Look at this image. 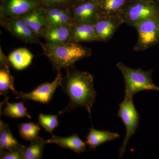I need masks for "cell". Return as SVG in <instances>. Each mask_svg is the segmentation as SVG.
I'll use <instances>...</instances> for the list:
<instances>
[{
  "label": "cell",
  "mask_w": 159,
  "mask_h": 159,
  "mask_svg": "<svg viewBox=\"0 0 159 159\" xmlns=\"http://www.w3.org/2000/svg\"><path fill=\"white\" fill-rule=\"evenodd\" d=\"M66 71L61 87L70 100L67 106L58 115L80 107L85 108L91 118V110L97 97L93 75L86 71L79 70L74 66L66 69Z\"/></svg>",
  "instance_id": "cell-1"
},
{
  "label": "cell",
  "mask_w": 159,
  "mask_h": 159,
  "mask_svg": "<svg viewBox=\"0 0 159 159\" xmlns=\"http://www.w3.org/2000/svg\"><path fill=\"white\" fill-rule=\"evenodd\" d=\"M43 54L51 63L54 70L66 69L74 66L80 60L92 54L90 48L80 43L70 42L61 44L45 43L42 46Z\"/></svg>",
  "instance_id": "cell-2"
},
{
  "label": "cell",
  "mask_w": 159,
  "mask_h": 159,
  "mask_svg": "<svg viewBox=\"0 0 159 159\" xmlns=\"http://www.w3.org/2000/svg\"><path fill=\"white\" fill-rule=\"evenodd\" d=\"M116 67L121 71L125 81L124 98L133 99L134 95L141 91H159V87L152 79L153 69L147 71L141 68L134 69L122 62H118Z\"/></svg>",
  "instance_id": "cell-3"
},
{
  "label": "cell",
  "mask_w": 159,
  "mask_h": 159,
  "mask_svg": "<svg viewBox=\"0 0 159 159\" xmlns=\"http://www.w3.org/2000/svg\"><path fill=\"white\" fill-rule=\"evenodd\" d=\"M159 15V3L130 0L121 16L123 23L134 28L145 20Z\"/></svg>",
  "instance_id": "cell-4"
},
{
  "label": "cell",
  "mask_w": 159,
  "mask_h": 159,
  "mask_svg": "<svg viewBox=\"0 0 159 159\" xmlns=\"http://www.w3.org/2000/svg\"><path fill=\"white\" fill-rule=\"evenodd\" d=\"M117 116L122 119L126 130L125 138L119 150V157L122 158L126 151L129 141L135 134L140 120V115L134 104L133 99L124 98V100L119 104Z\"/></svg>",
  "instance_id": "cell-5"
},
{
  "label": "cell",
  "mask_w": 159,
  "mask_h": 159,
  "mask_svg": "<svg viewBox=\"0 0 159 159\" xmlns=\"http://www.w3.org/2000/svg\"><path fill=\"white\" fill-rule=\"evenodd\" d=\"M138 39L134 50L145 51L159 44V15L143 21L135 28Z\"/></svg>",
  "instance_id": "cell-6"
},
{
  "label": "cell",
  "mask_w": 159,
  "mask_h": 159,
  "mask_svg": "<svg viewBox=\"0 0 159 159\" xmlns=\"http://www.w3.org/2000/svg\"><path fill=\"white\" fill-rule=\"evenodd\" d=\"M0 25L11 35L20 40L29 44L42 46L39 37L19 16H0Z\"/></svg>",
  "instance_id": "cell-7"
},
{
  "label": "cell",
  "mask_w": 159,
  "mask_h": 159,
  "mask_svg": "<svg viewBox=\"0 0 159 159\" xmlns=\"http://www.w3.org/2000/svg\"><path fill=\"white\" fill-rule=\"evenodd\" d=\"M62 78L61 70H59L57 71V76L52 82L44 83L29 93L16 90L12 92V95L16 99H23L25 101L32 100L43 104H48L52 99L56 89L61 85Z\"/></svg>",
  "instance_id": "cell-8"
},
{
  "label": "cell",
  "mask_w": 159,
  "mask_h": 159,
  "mask_svg": "<svg viewBox=\"0 0 159 159\" xmlns=\"http://www.w3.org/2000/svg\"><path fill=\"white\" fill-rule=\"evenodd\" d=\"M123 23L120 15L99 16L94 23L97 42H108Z\"/></svg>",
  "instance_id": "cell-9"
},
{
  "label": "cell",
  "mask_w": 159,
  "mask_h": 159,
  "mask_svg": "<svg viewBox=\"0 0 159 159\" xmlns=\"http://www.w3.org/2000/svg\"><path fill=\"white\" fill-rule=\"evenodd\" d=\"M74 23H95L100 16L99 3L80 0L70 8Z\"/></svg>",
  "instance_id": "cell-10"
},
{
  "label": "cell",
  "mask_w": 159,
  "mask_h": 159,
  "mask_svg": "<svg viewBox=\"0 0 159 159\" xmlns=\"http://www.w3.org/2000/svg\"><path fill=\"white\" fill-rule=\"evenodd\" d=\"M42 7L41 0H0V16H19Z\"/></svg>",
  "instance_id": "cell-11"
},
{
  "label": "cell",
  "mask_w": 159,
  "mask_h": 159,
  "mask_svg": "<svg viewBox=\"0 0 159 159\" xmlns=\"http://www.w3.org/2000/svg\"><path fill=\"white\" fill-rule=\"evenodd\" d=\"M71 25L47 26L43 30L40 37L43 38L47 43L61 44L73 42Z\"/></svg>",
  "instance_id": "cell-12"
},
{
  "label": "cell",
  "mask_w": 159,
  "mask_h": 159,
  "mask_svg": "<svg viewBox=\"0 0 159 159\" xmlns=\"http://www.w3.org/2000/svg\"><path fill=\"white\" fill-rule=\"evenodd\" d=\"M72 41L75 43L97 42L94 23H73L71 25Z\"/></svg>",
  "instance_id": "cell-13"
},
{
  "label": "cell",
  "mask_w": 159,
  "mask_h": 159,
  "mask_svg": "<svg viewBox=\"0 0 159 159\" xmlns=\"http://www.w3.org/2000/svg\"><path fill=\"white\" fill-rule=\"evenodd\" d=\"M10 62L8 57L0 48V95L7 97L8 91H16L14 88V79L10 71Z\"/></svg>",
  "instance_id": "cell-14"
},
{
  "label": "cell",
  "mask_w": 159,
  "mask_h": 159,
  "mask_svg": "<svg viewBox=\"0 0 159 159\" xmlns=\"http://www.w3.org/2000/svg\"><path fill=\"white\" fill-rule=\"evenodd\" d=\"M30 27L35 34L40 37L41 34L48 26L43 7L36 8L19 16Z\"/></svg>",
  "instance_id": "cell-15"
},
{
  "label": "cell",
  "mask_w": 159,
  "mask_h": 159,
  "mask_svg": "<svg viewBox=\"0 0 159 159\" xmlns=\"http://www.w3.org/2000/svg\"><path fill=\"white\" fill-rule=\"evenodd\" d=\"M43 8L48 26L71 25L74 23L70 8Z\"/></svg>",
  "instance_id": "cell-16"
},
{
  "label": "cell",
  "mask_w": 159,
  "mask_h": 159,
  "mask_svg": "<svg viewBox=\"0 0 159 159\" xmlns=\"http://www.w3.org/2000/svg\"><path fill=\"white\" fill-rule=\"evenodd\" d=\"M48 143L57 144L62 148H68L77 153L87 151L86 143L80 138L78 134L64 138L52 135L51 139L47 140Z\"/></svg>",
  "instance_id": "cell-17"
},
{
  "label": "cell",
  "mask_w": 159,
  "mask_h": 159,
  "mask_svg": "<svg viewBox=\"0 0 159 159\" xmlns=\"http://www.w3.org/2000/svg\"><path fill=\"white\" fill-rule=\"evenodd\" d=\"M118 133L112 132L108 130H96L93 126L89 129L88 134L86 137V144L90 149L95 150L97 146L107 142L114 141L120 138Z\"/></svg>",
  "instance_id": "cell-18"
},
{
  "label": "cell",
  "mask_w": 159,
  "mask_h": 159,
  "mask_svg": "<svg viewBox=\"0 0 159 159\" xmlns=\"http://www.w3.org/2000/svg\"><path fill=\"white\" fill-rule=\"evenodd\" d=\"M25 146L22 145L15 138L9 125L0 120V152L15 149L23 150Z\"/></svg>",
  "instance_id": "cell-19"
},
{
  "label": "cell",
  "mask_w": 159,
  "mask_h": 159,
  "mask_svg": "<svg viewBox=\"0 0 159 159\" xmlns=\"http://www.w3.org/2000/svg\"><path fill=\"white\" fill-rule=\"evenodd\" d=\"M8 57L13 68L22 70L31 64L34 55L26 48H20L12 51Z\"/></svg>",
  "instance_id": "cell-20"
},
{
  "label": "cell",
  "mask_w": 159,
  "mask_h": 159,
  "mask_svg": "<svg viewBox=\"0 0 159 159\" xmlns=\"http://www.w3.org/2000/svg\"><path fill=\"white\" fill-rule=\"evenodd\" d=\"M9 98V97H6L5 100L1 102L3 105H5L3 111L0 112L1 116L3 115L13 119L23 117L31 119V116L28 112V111L25 106L24 102L10 103L8 102Z\"/></svg>",
  "instance_id": "cell-21"
},
{
  "label": "cell",
  "mask_w": 159,
  "mask_h": 159,
  "mask_svg": "<svg viewBox=\"0 0 159 159\" xmlns=\"http://www.w3.org/2000/svg\"><path fill=\"white\" fill-rule=\"evenodd\" d=\"M130 0H102L99 3L100 16L121 15Z\"/></svg>",
  "instance_id": "cell-22"
},
{
  "label": "cell",
  "mask_w": 159,
  "mask_h": 159,
  "mask_svg": "<svg viewBox=\"0 0 159 159\" xmlns=\"http://www.w3.org/2000/svg\"><path fill=\"white\" fill-rule=\"evenodd\" d=\"M47 140H44L39 136L31 141L28 146L24 148V159H41L43 157L44 148Z\"/></svg>",
  "instance_id": "cell-23"
},
{
  "label": "cell",
  "mask_w": 159,
  "mask_h": 159,
  "mask_svg": "<svg viewBox=\"0 0 159 159\" xmlns=\"http://www.w3.org/2000/svg\"><path fill=\"white\" fill-rule=\"evenodd\" d=\"M39 124L34 122L21 123L19 125V132L22 139L31 141L39 136L41 130Z\"/></svg>",
  "instance_id": "cell-24"
},
{
  "label": "cell",
  "mask_w": 159,
  "mask_h": 159,
  "mask_svg": "<svg viewBox=\"0 0 159 159\" xmlns=\"http://www.w3.org/2000/svg\"><path fill=\"white\" fill-rule=\"evenodd\" d=\"M59 115H51L40 114L38 117V123L47 131L53 134V131L59 126L58 117Z\"/></svg>",
  "instance_id": "cell-25"
},
{
  "label": "cell",
  "mask_w": 159,
  "mask_h": 159,
  "mask_svg": "<svg viewBox=\"0 0 159 159\" xmlns=\"http://www.w3.org/2000/svg\"><path fill=\"white\" fill-rule=\"evenodd\" d=\"M80 0H41L43 7L66 9Z\"/></svg>",
  "instance_id": "cell-26"
},
{
  "label": "cell",
  "mask_w": 159,
  "mask_h": 159,
  "mask_svg": "<svg viewBox=\"0 0 159 159\" xmlns=\"http://www.w3.org/2000/svg\"><path fill=\"white\" fill-rule=\"evenodd\" d=\"M24 150L15 149L0 152V159H24Z\"/></svg>",
  "instance_id": "cell-27"
},
{
  "label": "cell",
  "mask_w": 159,
  "mask_h": 159,
  "mask_svg": "<svg viewBox=\"0 0 159 159\" xmlns=\"http://www.w3.org/2000/svg\"><path fill=\"white\" fill-rule=\"evenodd\" d=\"M146 2H153L159 3V0H140Z\"/></svg>",
  "instance_id": "cell-28"
},
{
  "label": "cell",
  "mask_w": 159,
  "mask_h": 159,
  "mask_svg": "<svg viewBox=\"0 0 159 159\" xmlns=\"http://www.w3.org/2000/svg\"><path fill=\"white\" fill-rule=\"evenodd\" d=\"M90 1H93V2H95L99 3L101 2L102 0H90Z\"/></svg>",
  "instance_id": "cell-29"
}]
</instances>
